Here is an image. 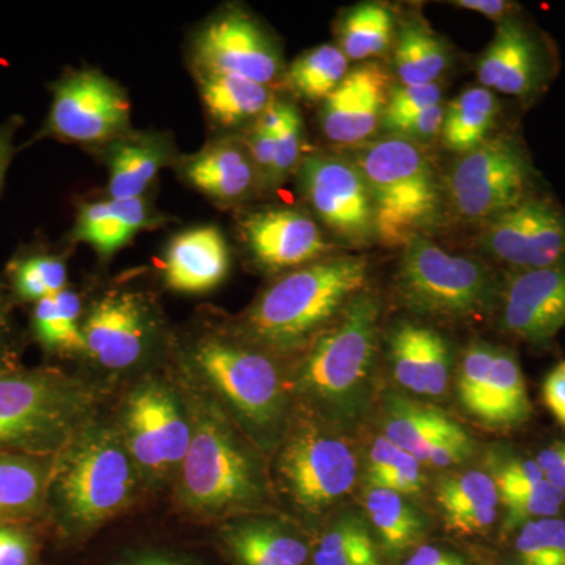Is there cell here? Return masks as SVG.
<instances>
[{
    "instance_id": "32",
    "label": "cell",
    "mask_w": 565,
    "mask_h": 565,
    "mask_svg": "<svg viewBox=\"0 0 565 565\" xmlns=\"http://www.w3.org/2000/svg\"><path fill=\"white\" fill-rule=\"evenodd\" d=\"M226 544L241 565H303L307 545L269 522H247L226 534Z\"/></svg>"
},
{
    "instance_id": "43",
    "label": "cell",
    "mask_w": 565,
    "mask_h": 565,
    "mask_svg": "<svg viewBox=\"0 0 565 565\" xmlns=\"http://www.w3.org/2000/svg\"><path fill=\"white\" fill-rule=\"evenodd\" d=\"M497 349L484 343L475 341L468 345L460 362L459 375H457V393L459 401L468 415H478L484 397L487 382H489L490 370Z\"/></svg>"
},
{
    "instance_id": "33",
    "label": "cell",
    "mask_w": 565,
    "mask_h": 565,
    "mask_svg": "<svg viewBox=\"0 0 565 565\" xmlns=\"http://www.w3.org/2000/svg\"><path fill=\"white\" fill-rule=\"evenodd\" d=\"M366 512L388 555L407 552L423 537V516L404 494L373 487L366 494Z\"/></svg>"
},
{
    "instance_id": "56",
    "label": "cell",
    "mask_w": 565,
    "mask_h": 565,
    "mask_svg": "<svg viewBox=\"0 0 565 565\" xmlns=\"http://www.w3.org/2000/svg\"><path fill=\"white\" fill-rule=\"evenodd\" d=\"M120 565H185L178 561L177 557L158 555V553H148V555H140L132 557V559L125 561Z\"/></svg>"
},
{
    "instance_id": "31",
    "label": "cell",
    "mask_w": 565,
    "mask_h": 565,
    "mask_svg": "<svg viewBox=\"0 0 565 565\" xmlns=\"http://www.w3.org/2000/svg\"><path fill=\"white\" fill-rule=\"evenodd\" d=\"M393 63L401 85L435 84L448 70L449 54L424 22L411 21L397 31Z\"/></svg>"
},
{
    "instance_id": "37",
    "label": "cell",
    "mask_w": 565,
    "mask_h": 565,
    "mask_svg": "<svg viewBox=\"0 0 565 565\" xmlns=\"http://www.w3.org/2000/svg\"><path fill=\"white\" fill-rule=\"evenodd\" d=\"M367 481L379 489L415 497L424 489L422 462L388 438H375L367 457Z\"/></svg>"
},
{
    "instance_id": "8",
    "label": "cell",
    "mask_w": 565,
    "mask_h": 565,
    "mask_svg": "<svg viewBox=\"0 0 565 565\" xmlns=\"http://www.w3.org/2000/svg\"><path fill=\"white\" fill-rule=\"evenodd\" d=\"M129 121L128 96L99 71H73L52 87L47 132L58 139L107 143L126 136Z\"/></svg>"
},
{
    "instance_id": "28",
    "label": "cell",
    "mask_w": 565,
    "mask_h": 565,
    "mask_svg": "<svg viewBox=\"0 0 565 565\" xmlns=\"http://www.w3.org/2000/svg\"><path fill=\"white\" fill-rule=\"evenodd\" d=\"M204 107L214 121L239 126L256 121L274 103L267 85L223 73H199Z\"/></svg>"
},
{
    "instance_id": "44",
    "label": "cell",
    "mask_w": 565,
    "mask_h": 565,
    "mask_svg": "<svg viewBox=\"0 0 565 565\" xmlns=\"http://www.w3.org/2000/svg\"><path fill=\"white\" fill-rule=\"evenodd\" d=\"M303 121L302 115L291 103H286L285 117L275 131L274 169L269 188L281 184L299 169L302 162Z\"/></svg>"
},
{
    "instance_id": "19",
    "label": "cell",
    "mask_w": 565,
    "mask_h": 565,
    "mask_svg": "<svg viewBox=\"0 0 565 565\" xmlns=\"http://www.w3.org/2000/svg\"><path fill=\"white\" fill-rule=\"evenodd\" d=\"M241 230L253 259L267 270L299 269L330 250L318 223L296 210L253 212Z\"/></svg>"
},
{
    "instance_id": "36",
    "label": "cell",
    "mask_w": 565,
    "mask_h": 565,
    "mask_svg": "<svg viewBox=\"0 0 565 565\" xmlns=\"http://www.w3.org/2000/svg\"><path fill=\"white\" fill-rule=\"evenodd\" d=\"M315 565H382L377 545L360 516L348 515L319 542Z\"/></svg>"
},
{
    "instance_id": "3",
    "label": "cell",
    "mask_w": 565,
    "mask_h": 565,
    "mask_svg": "<svg viewBox=\"0 0 565 565\" xmlns=\"http://www.w3.org/2000/svg\"><path fill=\"white\" fill-rule=\"evenodd\" d=\"M366 278L362 256H332L299 267L256 300L245 326L258 343L292 351L343 313Z\"/></svg>"
},
{
    "instance_id": "10",
    "label": "cell",
    "mask_w": 565,
    "mask_h": 565,
    "mask_svg": "<svg viewBox=\"0 0 565 565\" xmlns=\"http://www.w3.org/2000/svg\"><path fill=\"white\" fill-rule=\"evenodd\" d=\"M203 374L259 430L280 423L285 394L277 367L262 353L221 340H206L195 351Z\"/></svg>"
},
{
    "instance_id": "49",
    "label": "cell",
    "mask_w": 565,
    "mask_h": 565,
    "mask_svg": "<svg viewBox=\"0 0 565 565\" xmlns=\"http://www.w3.org/2000/svg\"><path fill=\"white\" fill-rule=\"evenodd\" d=\"M244 143L250 154L256 173H258L259 184L269 188L270 174L274 169L275 132L267 131L253 122Z\"/></svg>"
},
{
    "instance_id": "41",
    "label": "cell",
    "mask_w": 565,
    "mask_h": 565,
    "mask_svg": "<svg viewBox=\"0 0 565 565\" xmlns=\"http://www.w3.org/2000/svg\"><path fill=\"white\" fill-rule=\"evenodd\" d=\"M520 565H565V520H534L520 527L515 541Z\"/></svg>"
},
{
    "instance_id": "4",
    "label": "cell",
    "mask_w": 565,
    "mask_h": 565,
    "mask_svg": "<svg viewBox=\"0 0 565 565\" xmlns=\"http://www.w3.org/2000/svg\"><path fill=\"white\" fill-rule=\"evenodd\" d=\"M394 289L412 313L467 322L497 310L501 286L486 263L422 237L404 248Z\"/></svg>"
},
{
    "instance_id": "23",
    "label": "cell",
    "mask_w": 565,
    "mask_h": 565,
    "mask_svg": "<svg viewBox=\"0 0 565 565\" xmlns=\"http://www.w3.org/2000/svg\"><path fill=\"white\" fill-rule=\"evenodd\" d=\"M161 218L141 199L87 203L77 212L73 241L90 245L103 258L131 243L134 236L158 225Z\"/></svg>"
},
{
    "instance_id": "46",
    "label": "cell",
    "mask_w": 565,
    "mask_h": 565,
    "mask_svg": "<svg viewBox=\"0 0 565 565\" xmlns=\"http://www.w3.org/2000/svg\"><path fill=\"white\" fill-rule=\"evenodd\" d=\"M440 85H401L390 93L388 104H386L384 121L399 120V118L411 117L419 111L430 109V107L441 104Z\"/></svg>"
},
{
    "instance_id": "25",
    "label": "cell",
    "mask_w": 565,
    "mask_h": 565,
    "mask_svg": "<svg viewBox=\"0 0 565 565\" xmlns=\"http://www.w3.org/2000/svg\"><path fill=\"white\" fill-rule=\"evenodd\" d=\"M435 500L452 533L482 534L497 523L500 493L492 476L482 471L441 479L435 487Z\"/></svg>"
},
{
    "instance_id": "38",
    "label": "cell",
    "mask_w": 565,
    "mask_h": 565,
    "mask_svg": "<svg viewBox=\"0 0 565 565\" xmlns=\"http://www.w3.org/2000/svg\"><path fill=\"white\" fill-rule=\"evenodd\" d=\"M43 487L39 465L24 457L0 455V522L35 511Z\"/></svg>"
},
{
    "instance_id": "2",
    "label": "cell",
    "mask_w": 565,
    "mask_h": 565,
    "mask_svg": "<svg viewBox=\"0 0 565 565\" xmlns=\"http://www.w3.org/2000/svg\"><path fill=\"white\" fill-rule=\"evenodd\" d=\"M374 210L375 239L407 247L441 223L445 192L430 159L416 141L388 136L355 154Z\"/></svg>"
},
{
    "instance_id": "18",
    "label": "cell",
    "mask_w": 565,
    "mask_h": 565,
    "mask_svg": "<svg viewBox=\"0 0 565 565\" xmlns=\"http://www.w3.org/2000/svg\"><path fill=\"white\" fill-rule=\"evenodd\" d=\"M390 93V74L381 63L364 62L349 70L322 102L323 136L340 145L371 139L384 121Z\"/></svg>"
},
{
    "instance_id": "21",
    "label": "cell",
    "mask_w": 565,
    "mask_h": 565,
    "mask_svg": "<svg viewBox=\"0 0 565 565\" xmlns=\"http://www.w3.org/2000/svg\"><path fill=\"white\" fill-rule=\"evenodd\" d=\"M230 270V248L217 226H195L174 236L163 256V280L184 294L211 291Z\"/></svg>"
},
{
    "instance_id": "40",
    "label": "cell",
    "mask_w": 565,
    "mask_h": 565,
    "mask_svg": "<svg viewBox=\"0 0 565 565\" xmlns=\"http://www.w3.org/2000/svg\"><path fill=\"white\" fill-rule=\"evenodd\" d=\"M426 332V326L403 321L390 334V360L394 379L411 393L426 394L423 377Z\"/></svg>"
},
{
    "instance_id": "30",
    "label": "cell",
    "mask_w": 565,
    "mask_h": 565,
    "mask_svg": "<svg viewBox=\"0 0 565 565\" xmlns=\"http://www.w3.org/2000/svg\"><path fill=\"white\" fill-rule=\"evenodd\" d=\"M500 104L486 87L468 88L445 109L441 137L448 150L465 154L489 140Z\"/></svg>"
},
{
    "instance_id": "47",
    "label": "cell",
    "mask_w": 565,
    "mask_h": 565,
    "mask_svg": "<svg viewBox=\"0 0 565 565\" xmlns=\"http://www.w3.org/2000/svg\"><path fill=\"white\" fill-rule=\"evenodd\" d=\"M503 460L504 462L494 467L492 476L498 493H500V500L512 497V494L527 492L545 481L544 471L541 470L535 459L508 457Z\"/></svg>"
},
{
    "instance_id": "15",
    "label": "cell",
    "mask_w": 565,
    "mask_h": 565,
    "mask_svg": "<svg viewBox=\"0 0 565 565\" xmlns=\"http://www.w3.org/2000/svg\"><path fill=\"white\" fill-rule=\"evenodd\" d=\"M553 74V61L541 33L519 17L498 24L478 62V77L487 90L533 99Z\"/></svg>"
},
{
    "instance_id": "11",
    "label": "cell",
    "mask_w": 565,
    "mask_h": 565,
    "mask_svg": "<svg viewBox=\"0 0 565 565\" xmlns=\"http://www.w3.org/2000/svg\"><path fill=\"white\" fill-rule=\"evenodd\" d=\"M297 173L305 200L334 236L351 245L373 243V202L355 162L340 156L311 154L302 159Z\"/></svg>"
},
{
    "instance_id": "54",
    "label": "cell",
    "mask_w": 565,
    "mask_h": 565,
    "mask_svg": "<svg viewBox=\"0 0 565 565\" xmlns=\"http://www.w3.org/2000/svg\"><path fill=\"white\" fill-rule=\"evenodd\" d=\"M20 126V118H10V120L0 125V189H2L7 170H9L11 159H13L14 137H17Z\"/></svg>"
},
{
    "instance_id": "45",
    "label": "cell",
    "mask_w": 565,
    "mask_h": 565,
    "mask_svg": "<svg viewBox=\"0 0 565 565\" xmlns=\"http://www.w3.org/2000/svg\"><path fill=\"white\" fill-rule=\"evenodd\" d=\"M451 345L448 340L427 327L426 341H424V385L426 396L440 397L448 390L449 374H451Z\"/></svg>"
},
{
    "instance_id": "16",
    "label": "cell",
    "mask_w": 565,
    "mask_h": 565,
    "mask_svg": "<svg viewBox=\"0 0 565 565\" xmlns=\"http://www.w3.org/2000/svg\"><path fill=\"white\" fill-rule=\"evenodd\" d=\"M500 326L530 344H546L565 327V259L515 270L500 291Z\"/></svg>"
},
{
    "instance_id": "52",
    "label": "cell",
    "mask_w": 565,
    "mask_h": 565,
    "mask_svg": "<svg viewBox=\"0 0 565 565\" xmlns=\"http://www.w3.org/2000/svg\"><path fill=\"white\" fill-rule=\"evenodd\" d=\"M546 481L565 494V441L548 446L535 457Z\"/></svg>"
},
{
    "instance_id": "24",
    "label": "cell",
    "mask_w": 565,
    "mask_h": 565,
    "mask_svg": "<svg viewBox=\"0 0 565 565\" xmlns=\"http://www.w3.org/2000/svg\"><path fill=\"white\" fill-rule=\"evenodd\" d=\"M382 427L385 438L422 463L438 446L467 434L445 412L399 394L385 396Z\"/></svg>"
},
{
    "instance_id": "29",
    "label": "cell",
    "mask_w": 565,
    "mask_h": 565,
    "mask_svg": "<svg viewBox=\"0 0 565 565\" xmlns=\"http://www.w3.org/2000/svg\"><path fill=\"white\" fill-rule=\"evenodd\" d=\"M396 17L388 6L363 2L352 7L338 24V43L345 58L366 62L384 55L396 41Z\"/></svg>"
},
{
    "instance_id": "22",
    "label": "cell",
    "mask_w": 565,
    "mask_h": 565,
    "mask_svg": "<svg viewBox=\"0 0 565 565\" xmlns=\"http://www.w3.org/2000/svg\"><path fill=\"white\" fill-rule=\"evenodd\" d=\"M184 180L215 202L239 203L259 184L244 141L222 140L181 163Z\"/></svg>"
},
{
    "instance_id": "26",
    "label": "cell",
    "mask_w": 565,
    "mask_h": 565,
    "mask_svg": "<svg viewBox=\"0 0 565 565\" xmlns=\"http://www.w3.org/2000/svg\"><path fill=\"white\" fill-rule=\"evenodd\" d=\"M169 159V145L158 136L126 134L110 141L107 152L109 199H141Z\"/></svg>"
},
{
    "instance_id": "6",
    "label": "cell",
    "mask_w": 565,
    "mask_h": 565,
    "mask_svg": "<svg viewBox=\"0 0 565 565\" xmlns=\"http://www.w3.org/2000/svg\"><path fill=\"white\" fill-rule=\"evenodd\" d=\"M129 456L114 434H88L73 446L58 473V498L66 515L81 526L99 525L131 498Z\"/></svg>"
},
{
    "instance_id": "14",
    "label": "cell",
    "mask_w": 565,
    "mask_h": 565,
    "mask_svg": "<svg viewBox=\"0 0 565 565\" xmlns=\"http://www.w3.org/2000/svg\"><path fill=\"white\" fill-rule=\"evenodd\" d=\"M65 386L44 374H0V446L40 449L68 426Z\"/></svg>"
},
{
    "instance_id": "48",
    "label": "cell",
    "mask_w": 565,
    "mask_h": 565,
    "mask_svg": "<svg viewBox=\"0 0 565 565\" xmlns=\"http://www.w3.org/2000/svg\"><path fill=\"white\" fill-rule=\"evenodd\" d=\"M445 120V107L441 104L411 115V117L399 118V120L382 122L386 131L392 136L403 137V139L416 141L434 139L441 132V126Z\"/></svg>"
},
{
    "instance_id": "42",
    "label": "cell",
    "mask_w": 565,
    "mask_h": 565,
    "mask_svg": "<svg viewBox=\"0 0 565 565\" xmlns=\"http://www.w3.org/2000/svg\"><path fill=\"white\" fill-rule=\"evenodd\" d=\"M500 501L505 509L504 533H511L515 527H522L534 520L556 516L563 508L565 494L545 479L527 492L501 498Z\"/></svg>"
},
{
    "instance_id": "27",
    "label": "cell",
    "mask_w": 565,
    "mask_h": 565,
    "mask_svg": "<svg viewBox=\"0 0 565 565\" xmlns=\"http://www.w3.org/2000/svg\"><path fill=\"white\" fill-rule=\"evenodd\" d=\"M533 414L522 367L511 352L497 349L484 397L475 419L492 429H515Z\"/></svg>"
},
{
    "instance_id": "7",
    "label": "cell",
    "mask_w": 565,
    "mask_h": 565,
    "mask_svg": "<svg viewBox=\"0 0 565 565\" xmlns=\"http://www.w3.org/2000/svg\"><path fill=\"white\" fill-rule=\"evenodd\" d=\"M259 486L250 457L221 422L204 418L196 424L182 460L185 503L202 511L250 504L259 498Z\"/></svg>"
},
{
    "instance_id": "13",
    "label": "cell",
    "mask_w": 565,
    "mask_h": 565,
    "mask_svg": "<svg viewBox=\"0 0 565 565\" xmlns=\"http://www.w3.org/2000/svg\"><path fill=\"white\" fill-rule=\"evenodd\" d=\"M192 57L199 73L234 74L267 87L282 71L277 44L239 9L223 11L204 25L193 41Z\"/></svg>"
},
{
    "instance_id": "17",
    "label": "cell",
    "mask_w": 565,
    "mask_h": 565,
    "mask_svg": "<svg viewBox=\"0 0 565 565\" xmlns=\"http://www.w3.org/2000/svg\"><path fill=\"white\" fill-rule=\"evenodd\" d=\"M126 424L129 452L143 470H166L188 455L192 429L162 386L145 385L132 394Z\"/></svg>"
},
{
    "instance_id": "34",
    "label": "cell",
    "mask_w": 565,
    "mask_h": 565,
    "mask_svg": "<svg viewBox=\"0 0 565 565\" xmlns=\"http://www.w3.org/2000/svg\"><path fill=\"white\" fill-rule=\"evenodd\" d=\"M348 73L349 61L343 51L332 44H322L291 63L286 73V84L305 99L323 102Z\"/></svg>"
},
{
    "instance_id": "51",
    "label": "cell",
    "mask_w": 565,
    "mask_h": 565,
    "mask_svg": "<svg viewBox=\"0 0 565 565\" xmlns=\"http://www.w3.org/2000/svg\"><path fill=\"white\" fill-rule=\"evenodd\" d=\"M542 396L550 414L565 429V362L557 364L546 375L542 385Z\"/></svg>"
},
{
    "instance_id": "12",
    "label": "cell",
    "mask_w": 565,
    "mask_h": 565,
    "mask_svg": "<svg viewBox=\"0 0 565 565\" xmlns=\"http://www.w3.org/2000/svg\"><path fill=\"white\" fill-rule=\"evenodd\" d=\"M479 247L514 270L541 269L565 259V212L531 195L484 223Z\"/></svg>"
},
{
    "instance_id": "9",
    "label": "cell",
    "mask_w": 565,
    "mask_h": 565,
    "mask_svg": "<svg viewBox=\"0 0 565 565\" xmlns=\"http://www.w3.org/2000/svg\"><path fill=\"white\" fill-rule=\"evenodd\" d=\"M278 470L282 484L300 508L321 512L355 487L359 462L343 438L305 427L282 448Z\"/></svg>"
},
{
    "instance_id": "55",
    "label": "cell",
    "mask_w": 565,
    "mask_h": 565,
    "mask_svg": "<svg viewBox=\"0 0 565 565\" xmlns=\"http://www.w3.org/2000/svg\"><path fill=\"white\" fill-rule=\"evenodd\" d=\"M403 565H465L462 557L434 545H423Z\"/></svg>"
},
{
    "instance_id": "35",
    "label": "cell",
    "mask_w": 565,
    "mask_h": 565,
    "mask_svg": "<svg viewBox=\"0 0 565 565\" xmlns=\"http://www.w3.org/2000/svg\"><path fill=\"white\" fill-rule=\"evenodd\" d=\"M81 313L79 297L70 289L35 303L33 330L40 343L51 351H85Z\"/></svg>"
},
{
    "instance_id": "20",
    "label": "cell",
    "mask_w": 565,
    "mask_h": 565,
    "mask_svg": "<svg viewBox=\"0 0 565 565\" xmlns=\"http://www.w3.org/2000/svg\"><path fill=\"white\" fill-rule=\"evenodd\" d=\"M85 351L109 370L139 362L150 338V319L139 296L107 294L82 326Z\"/></svg>"
},
{
    "instance_id": "5",
    "label": "cell",
    "mask_w": 565,
    "mask_h": 565,
    "mask_svg": "<svg viewBox=\"0 0 565 565\" xmlns=\"http://www.w3.org/2000/svg\"><path fill=\"white\" fill-rule=\"evenodd\" d=\"M530 156L514 136H493L460 154L445 180V195L460 218L487 223L534 195Z\"/></svg>"
},
{
    "instance_id": "1",
    "label": "cell",
    "mask_w": 565,
    "mask_h": 565,
    "mask_svg": "<svg viewBox=\"0 0 565 565\" xmlns=\"http://www.w3.org/2000/svg\"><path fill=\"white\" fill-rule=\"evenodd\" d=\"M381 311L377 294H355L297 375L300 394L334 423L352 426L370 404Z\"/></svg>"
},
{
    "instance_id": "53",
    "label": "cell",
    "mask_w": 565,
    "mask_h": 565,
    "mask_svg": "<svg viewBox=\"0 0 565 565\" xmlns=\"http://www.w3.org/2000/svg\"><path fill=\"white\" fill-rule=\"evenodd\" d=\"M452 6L459 9L476 11V13L484 14L494 21H504L515 17L519 6L508 0H456Z\"/></svg>"
},
{
    "instance_id": "39",
    "label": "cell",
    "mask_w": 565,
    "mask_h": 565,
    "mask_svg": "<svg viewBox=\"0 0 565 565\" xmlns=\"http://www.w3.org/2000/svg\"><path fill=\"white\" fill-rule=\"evenodd\" d=\"M10 277L18 297L35 303L65 291L68 281L63 259L44 253L14 259L10 266Z\"/></svg>"
},
{
    "instance_id": "50",
    "label": "cell",
    "mask_w": 565,
    "mask_h": 565,
    "mask_svg": "<svg viewBox=\"0 0 565 565\" xmlns=\"http://www.w3.org/2000/svg\"><path fill=\"white\" fill-rule=\"evenodd\" d=\"M32 559L31 535L17 527L0 526V565H31Z\"/></svg>"
},
{
    "instance_id": "57",
    "label": "cell",
    "mask_w": 565,
    "mask_h": 565,
    "mask_svg": "<svg viewBox=\"0 0 565 565\" xmlns=\"http://www.w3.org/2000/svg\"><path fill=\"white\" fill-rule=\"evenodd\" d=\"M3 330V313H2V305H0V334H2Z\"/></svg>"
}]
</instances>
